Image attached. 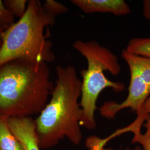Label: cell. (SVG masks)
Instances as JSON below:
<instances>
[{
    "instance_id": "1",
    "label": "cell",
    "mask_w": 150,
    "mask_h": 150,
    "mask_svg": "<svg viewBox=\"0 0 150 150\" xmlns=\"http://www.w3.org/2000/svg\"><path fill=\"white\" fill-rule=\"evenodd\" d=\"M56 72L57 79L50 102L35 120L41 149L54 147L64 137L76 146L82 139L83 110L79 102L82 82L72 65H58Z\"/></svg>"
},
{
    "instance_id": "2",
    "label": "cell",
    "mask_w": 150,
    "mask_h": 150,
    "mask_svg": "<svg viewBox=\"0 0 150 150\" xmlns=\"http://www.w3.org/2000/svg\"><path fill=\"white\" fill-rule=\"evenodd\" d=\"M47 63L16 59L0 67V114L7 117L40 114L54 84Z\"/></svg>"
},
{
    "instance_id": "3",
    "label": "cell",
    "mask_w": 150,
    "mask_h": 150,
    "mask_svg": "<svg viewBox=\"0 0 150 150\" xmlns=\"http://www.w3.org/2000/svg\"><path fill=\"white\" fill-rule=\"evenodd\" d=\"M56 17L40 1H28L23 16L0 33V67L16 59L33 63L54 61L52 43L45 31L54 25Z\"/></svg>"
},
{
    "instance_id": "4",
    "label": "cell",
    "mask_w": 150,
    "mask_h": 150,
    "mask_svg": "<svg viewBox=\"0 0 150 150\" xmlns=\"http://www.w3.org/2000/svg\"><path fill=\"white\" fill-rule=\"evenodd\" d=\"M73 47L87 62V69H83L80 72L82 80L80 103L83 110L81 125L88 129H93L96 127L95 114L97 108V100L101 92L106 88L121 92L125 88L122 82L108 80L104 72L108 71L117 76L120 74L121 67L117 56L95 41L76 40Z\"/></svg>"
},
{
    "instance_id": "5",
    "label": "cell",
    "mask_w": 150,
    "mask_h": 150,
    "mask_svg": "<svg viewBox=\"0 0 150 150\" xmlns=\"http://www.w3.org/2000/svg\"><path fill=\"white\" fill-rule=\"evenodd\" d=\"M121 56L130 72L128 95L121 103L106 101L99 108L101 115L108 119L115 118L119 111L127 108L139 114L150 96V59L131 53L126 48L122 51Z\"/></svg>"
},
{
    "instance_id": "6",
    "label": "cell",
    "mask_w": 150,
    "mask_h": 150,
    "mask_svg": "<svg viewBox=\"0 0 150 150\" xmlns=\"http://www.w3.org/2000/svg\"><path fill=\"white\" fill-rule=\"evenodd\" d=\"M8 123L23 150H41L35 120L31 117H8Z\"/></svg>"
},
{
    "instance_id": "7",
    "label": "cell",
    "mask_w": 150,
    "mask_h": 150,
    "mask_svg": "<svg viewBox=\"0 0 150 150\" xmlns=\"http://www.w3.org/2000/svg\"><path fill=\"white\" fill-rule=\"evenodd\" d=\"M71 3L85 13H110L125 16L131 11L124 0H72Z\"/></svg>"
},
{
    "instance_id": "8",
    "label": "cell",
    "mask_w": 150,
    "mask_h": 150,
    "mask_svg": "<svg viewBox=\"0 0 150 150\" xmlns=\"http://www.w3.org/2000/svg\"><path fill=\"white\" fill-rule=\"evenodd\" d=\"M0 150H24L12 132L8 117L0 114Z\"/></svg>"
},
{
    "instance_id": "9",
    "label": "cell",
    "mask_w": 150,
    "mask_h": 150,
    "mask_svg": "<svg viewBox=\"0 0 150 150\" xmlns=\"http://www.w3.org/2000/svg\"><path fill=\"white\" fill-rule=\"evenodd\" d=\"M144 126L146 131L144 134L141 132V129L127 126L123 129V132L133 133L134 137L132 143H138L142 146V150H150V114L147 117Z\"/></svg>"
},
{
    "instance_id": "10",
    "label": "cell",
    "mask_w": 150,
    "mask_h": 150,
    "mask_svg": "<svg viewBox=\"0 0 150 150\" xmlns=\"http://www.w3.org/2000/svg\"><path fill=\"white\" fill-rule=\"evenodd\" d=\"M126 49L131 53L150 59V38H132Z\"/></svg>"
},
{
    "instance_id": "11",
    "label": "cell",
    "mask_w": 150,
    "mask_h": 150,
    "mask_svg": "<svg viewBox=\"0 0 150 150\" xmlns=\"http://www.w3.org/2000/svg\"><path fill=\"white\" fill-rule=\"evenodd\" d=\"M28 2L27 0H5L4 1L6 8L13 16L19 18H21L25 14Z\"/></svg>"
},
{
    "instance_id": "12",
    "label": "cell",
    "mask_w": 150,
    "mask_h": 150,
    "mask_svg": "<svg viewBox=\"0 0 150 150\" xmlns=\"http://www.w3.org/2000/svg\"><path fill=\"white\" fill-rule=\"evenodd\" d=\"M15 23V17L0 0V33L5 31Z\"/></svg>"
},
{
    "instance_id": "13",
    "label": "cell",
    "mask_w": 150,
    "mask_h": 150,
    "mask_svg": "<svg viewBox=\"0 0 150 150\" xmlns=\"http://www.w3.org/2000/svg\"><path fill=\"white\" fill-rule=\"evenodd\" d=\"M42 5L46 11L56 17L66 13L69 10L67 6L54 0H46Z\"/></svg>"
},
{
    "instance_id": "14",
    "label": "cell",
    "mask_w": 150,
    "mask_h": 150,
    "mask_svg": "<svg viewBox=\"0 0 150 150\" xmlns=\"http://www.w3.org/2000/svg\"><path fill=\"white\" fill-rule=\"evenodd\" d=\"M107 142V139H102L96 136H92L86 139L85 145L87 150H115L105 149L104 146Z\"/></svg>"
},
{
    "instance_id": "15",
    "label": "cell",
    "mask_w": 150,
    "mask_h": 150,
    "mask_svg": "<svg viewBox=\"0 0 150 150\" xmlns=\"http://www.w3.org/2000/svg\"><path fill=\"white\" fill-rule=\"evenodd\" d=\"M143 15L145 18L150 21V0L143 1Z\"/></svg>"
},
{
    "instance_id": "16",
    "label": "cell",
    "mask_w": 150,
    "mask_h": 150,
    "mask_svg": "<svg viewBox=\"0 0 150 150\" xmlns=\"http://www.w3.org/2000/svg\"><path fill=\"white\" fill-rule=\"evenodd\" d=\"M142 113L146 116H147L150 114V96L146 101L145 104L144 105L143 108L141 111V112L139 113ZM138 115V114H137Z\"/></svg>"
},
{
    "instance_id": "17",
    "label": "cell",
    "mask_w": 150,
    "mask_h": 150,
    "mask_svg": "<svg viewBox=\"0 0 150 150\" xmlns=\"http://www.w3.org/2000/svg\"><path fill=\"white\" fill-rule=\"evenodd\" d=\"M124 150H142V148L139 146H137L134 149H131L127 148V149H126Z\"/></svg>"
},
{
    "instance_id": "18",
    "label": "cell",
    "mask_w": 150,
    "mask_h": 150,
    "mask_svg": "<svg viewBox=\"0 0 150 150\" xmlns=\"http://www.w3.org/2000/svg\"><path fill=\"white\" fill-rule=\"evenodd\" d=\"M1 45H2V41H1V39H0V48H1Z\"/></svg>"
}]
</instances>
